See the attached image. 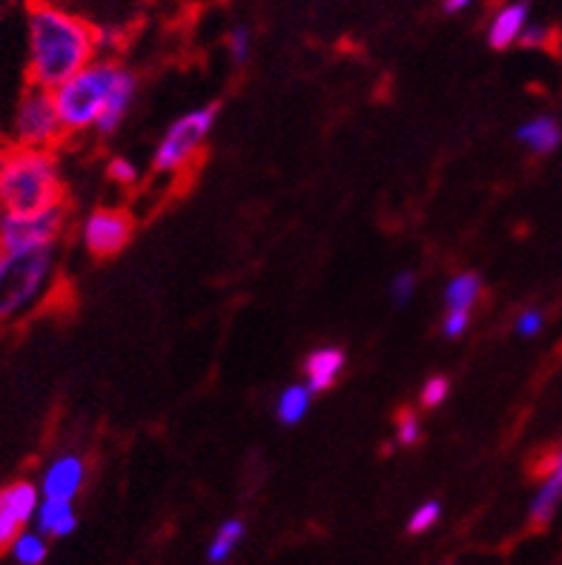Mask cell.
<instances>
[{
    "instance_id": "obj_1",
    "label": "cell",
    "mask_w": 562,
    "mask_h": 565,
    "mask_svg": "<svg viewBox=\"0 0 562 565\" xmlns=\"http://www.w3.org/2000/svg\"><path fill=\"white\" fill-rule=\"evenodd\" d=\"M26 84L57 89L100 57L98 26L70 7L26 3Z\"/></svg>"
},
{
    "instance_id": "obj_2",
    "label": "cell",
    "mask_w": 562,
    "mask_h": 565,
    "mask_svg": "<svg viewBox=\"0 0 562 565\" xmlns=\"http://www.w3.org/2000/svg\"><path fill=\"white\" fill-rule=\"evenodd\" d=\"M66 204V186L52 150L0 147V207L7 215H29Z\"/></svg>"
},
{
    "instance_id": "obj_3",
    "label": "cell",
    "mask_w": 562,
    "mask_h": 565,
    "mask_svg": "<svg viewBox=\"0 0 562 565\" xmlns=\"http://www.w3.org/2000/svg\"><path fill=\"white\" fill-rule=\"evenodd\" d=\"M57 276V247L0 250V324H12L41 308Z\"/></svg>"
},
{
    "instance_id": "obj_4",
    "label": "cell",
    "mask_w": 562,
    "mask_h": 565,
    "mask_svg": "<svg viewBox=\"0 0 562 565\" xmlns=\"http://www.w3.org/2000/svg\"><path fill=\"white\" fill-rule=\"evenodd\" d=\"M121 57H95L93 64L84 66L78 75H72L70 81L52 89L55 95V107L61 115V124L66 129V138L84 136V132H95L98 118L107 109V100L113 95L115 84L124 72Z\"/></svg>"
},
{
    "instance_id": "obj_5",
    "label": "cell",
    "mask_w": 562,
    "mask_h": 565,
    "mask_svg": "<svg viewBox=\"0 0 562 565\" xmlns=\"http://www.w3.org/2000/svg\"><path fill=\"white\" fill-rule=\"evenodd\" d=\"M219 113V104H201V107L179 115L165 129V136L158 138L156 150H152V172L172 179V175L190 170L213 136Z\"/></svg>"
},
{
    "instance_id": "obj_6",
    "label": "cell",
    "mask_w": 562,
    "mask_h": 565,
    "mask_svg": "<svg viewBox=\"0 0 562 565\" xmlns=\"http://www.w3.org/2000/svg\"><path fill=\"white\" fill-rule=\"evenodd\" d=\"M9 141L26 150H52L66 141V129L55 107V95L43 86L23 84L9 118Z\"/></svg>"
},
{
    "instance_id": "obj_7",
    "label": "cell",
    "mask_w": 562,
    "mask_h": 565,
    "mask_svg": "<svg viewBox=\"0 0 562 565\" xmlns=\"http://www.w3.org/2000/svg\"><path fill=\"white\" fill-rule=\"evenodd\" d=\"M66 224H70V207L66 204L41 210V213L7 215L3 218V233H0V250L18 253L57 247V242L66 233Z\"/></svg>"
},
{
    "instance_id": "obj_8",
    "label": "cell",
    "mask_w": 562,
    "mask_h": 565,
    "mask_svg": "<svg viewBox=\"0 0 562 565\" xmlns=\"http://www.w3.org/2000/svg\"><path fill=\"white\" fill-rule=\"evenodd\" d=\"M136 236V215L127 207H95L81 222V244L95 262L121 256Z\"/></svg>"
},
{
    "instance_id": "obj_9",
    "label": "cell",
    "mask_w": 562,
    "mask_h": 565,
    "mask_svg": "<svg viewBox=\"0 0 562 565\" xmlns=\"http://www.w3.org/2000/svg\"><path fill=\"white\" fill-rule=\"evenodd\" d=\"M41 500L38 482L14 480L0 488V554H7L29 525H35Z\"/></svg>"
},
{
    "instance_id": "obj_10",
    "label": "cell",
    "mask_w": 562,
    "mask_h": 565,
    "mask_svg": "<svg viewBox=\"0 0 562 565\" xmlns=\"http://www.w3.org/2000/svg\"><path fill=\"white\" fill-rule=\"evenodd\" d=\"M86 482V459L81 454H57L55 459L46 462V468L41 471V488L43 500H64L75 502V497L84 491Z\"/></svg>"
},
{
    "instance_id": "obj_11",
    "label": "cell",
    "mask_w": 562,
    "mask_h": 565,
    "mask_svg": "<svg viewBox=\"0 0 562 565\" xmlns=\"http://www.w3.org/2000/svg\"><path fill=\"white\" fill-rule=\"evenodd\" d=\"M562 505V451H554L549 462L540 468V488H537L534 500L528 505V520L531 525L542 529L556 516Z\"/></svg>"
},
{
    "instance_id": "obj_12",
    "label": "cell",
    "mask_w": 562,
    "mask_h": 565,
    "mask_svg": "<svg viewBox=\"0 0 562 565\" xmlns=\"http://www.w3.org/2000/svg\"><path fill=\"white\" fill-rule=\"evenodd\" d=\"M528 23H531V7H528V0H508V3H502V7L491 14V23H488V46L497 52L520 46V38L526 35Z\"/></svg>"
},
{
    "instance_id": "obj_13",
    "label": "cell",
    "mask_w": 562,
    "mask_h": 565,
    "mask_svg": "<svg viewBox=\"0 0 562 565\" xmlns=\"http://www.w3.org/2000/svg\"><path fill=\"white\" fill-rule=\"evenodd\" d=\"M138 98V75L129 66H124L121 78H118V84H115L113 95H109L107 100V109H104V115L98 118V127H95V136L100 138H113L118 129H121V124L127 121L129 109H132V104H136Z\"/></svg>"
},
{
    "instance_id": "obj_14",
    "label": "cell",
    "mask_w": 562,
    "mask_h": 565,
    "mask_svg": "<svg viewBox=\"0 0 562 565\" xmlns=\"http://www.w3.org/2000/svg\"><path fill=\"white\" fill-rule=\"evenodd\" d=\"M344 367H348V356H344L342 348L325 344V348H316L305 359V382L310 385L314 394H325V391H330L339 382Z\"/></svg>"
},
{
    "instance_id": "obj_15",
    "label": "cell",
    "mask_w": 562,
    "mask_h": 565,
    "mask_svg": "<svg viewBox=\"0 0 562 565\" xmlns=\"http://www.w3.org/2000/svg\"><path fill=\"white\" fill-rule=\"evenodd\" d=\"M517 141L534 156H549L562 143V127L551 115H537V118H528L526 124H520Z\"/></svg>"
},
{
    "instance_id": "obj_16",
    "label": "cell",
    "mask_w": 562,
    "mask_h": 565,
    "mask_svg": "<svg viewBox=\"0 0 562 565\" xmlns=\"http://www.w3.org/2000/svg\"><path fill=\"white\" fill-rule=\"evenodd\" d=\"M35 529L41 531L43 537H50V540L70 537L72 531L78 529L75 505L64 500H41L35 514Z\"/></svg>"
},
{
    "instance_id": "obj_17",
    "label": "cell",
    "mask_w": 562,
    "mask_h": 565,
    "mask_svg": "<svg viewBox=\"0 0 562 565\" xmlns=\"http://www.w3.org/2000/svg\"><path fill=\"white\" fill-rule=\"evenodd\" d=\"M483 294V276L474 270H463L450 276L445 290H442V301H445V310H468V313H474V308L479 305Z\"/></svg>"
},
{
    "instance_id": "obj_18",
    "label": "cell",
    "mask_w": 562,
    "mask_h": 565,
    "mask_svg": "<svg viewBox=\"0 0 562 565\" xmlns=\"http://www.w3.org/2000/svg\"><path fill=\"white\" fill-rule=\"evenodd\" d=\"M314 399H316V394L310 391V385H307V382H293V385H287L285 391L278 394L276 419L282 425H287V428L299 425L301 419L310 414V408H314Z\"/></svg>"
},
{
    "instance_id": "obj_19",
    "label": "cell",
    "mask_w": 562,
    "mask_h": 565,
    "mask_svg": "<svg viewBox=\"0 0 562 565\" xmlns=\"http://www.w3.org/2000/svg\"><path fill=\"white\" fill-rule=\"evenodd\" d=\"M244 534H247V525H244V520H238V516H230V520H224V523L215 529L210 545H206V559H210L213 565L227 563V559L235 554V548L242 545Z\"/></svg>"
},
{
    "instance_id": "obj_20",
    "label": "cell",
    "mask_w": 562,
    "mask_h": 565,
    "mask_svg": "<svg viewBox=\"0 0 562 565\" xmlns=\"http://www.w3.org/2000/svg\"><path fill=\"white\" fill-rule=\"evenodd\" d=\"M9 554L18 565H43V559L50 557V537H43L38 529H26L14 540Z\"/></svg>"
},
{
    "instance_id": "obj_21",
    "label": "cell",
    "mask_w": 562,
    "mask_h": 565,
    "mask_svg": "<svg viewBox=\"0 0 562 565\" xmlns=\"http://www.w3.org/2000/svg\"><path fill=\"white\" fill-rule=\"evenodd\" d=\"M107 179L113 181L115 186H121V190H136V186L141 184L144 172L132 158L115 156L107 161Z\"/></svg>"
},
{
    "instance_id": "obj_22",
    "label": "cell",
    "mask_w": 562,
    "mask_h": 565,
    "mask_svg": "<svg viewBox=\"0 0 562 565\" xmlns=\"http://www.w3.org/2000/svg\"><path fill=\"white\" fill-rule=\"evenodd\" d=\"M442 520V502L439 500H425L420 502L416 509L407 516V534L420 537V534H427L431 529H436V523Z\"/></svg>"
},
{
    "instance_id": "obj_23",
    "label": "cell",
    "mask_w": 562,
    "mask_h": 565,
    "mask_svg": "<svg viewBox=\"0 0 562 565\" xmlns=\"http://www.w3.org/2000/svg\"><path fill=\"white\" fill-rule=\"evenodd\" d=\"M422 419L420 414L413 408H402L396 414V428H393V439H396L399 448H413V445H420L422 439Z\"/></svg>"
},
{
    "instance_id": "obj_24",
    "label": "cell",
    "mask_w": 562,
    "mask_h": 565,
    "mask_svg": "<svg viewBox=\"0 0 562 565\" xmlns=\"http://www.w3.org/2000/svg\"><path fill=\"white\" fill-rule=\"evenodd\" d=\"M448 396H450V380L448 376H442V373H434V376H427L425 385H422L420 405L425 411H436L445 405Z\"/></svg>"
},
{
    "instance_id": "obj_25",
    "label": "cell",
    "mask_w": 562,
    "mask_h": 565,
    "mask_svg": "<svg viewBox=\"0 0 562 565\" xmlns=\"http://www.w3.org/2000/svg\"><path fill=\"white\" fill-rule=\"evenodd\" d=\"M227 55L235 66H244L253 55V32L244 23L233 26L227 32Z\"/></svg>"
},
{
    "instance_id": "obj_26",
    "label": "cell",
    "mask_w": 562,
    "mask_h": 565,
    "mask_svg": "<svg viewBox=\"0 0 562 565\" xmlns=\"http://www.w3.org/2000/svg\"><path fill=\"white\" fill-rule=\"evenodd\" d=\"M416 287H420V279L413 270H399L391 279V301L396 308H405L411 305L413 296H416Z\"/></svg>"
},
{
    "instance_id": "obj_27",
    "label": "cell",
    "mask_w": 562,
    "mask_h": 565,
    "mask_svg": "<svg viewBox=\"0 0 562 565\" xmlns=\"http://www.w3.org/2000/svg\"><path fill=\"white\" fill-rule=\"evenodd\" d=\"M470 319H474V313H468V310H445V316H442L445 339H463L470 330Z\"/></svg>"
},
{
    "instance_id": "obj_28",
    "label": "cell",
    "mask_w": 562,
    "mask_h": 565,
    "mask_svg": "<svg viewBox=\"0 0 562 565\" xmlns=\"http://www.w3.org/2000/svg\"><path fill=\"white\" fill-rule=\"evenodd\" d=\"M542 324H545V316L540 313L537 308H528L517 316V322H513V330H517V337L522 339H534L542 333Z\"/></svg>"
},
{
    "instance_id": "obj_29",
    "label": "cell",
    "mask_w": 562,
    "mask_h": 565,
    "mask_svg": "<svg viewBox=\"0 0 562 565\" xmlns=\"http://www.w3.org/2000/svg\"><path fill=\"white\" fill-rule=\"evenodd\" d=\"M551 38L549 26H540V23H528L526 35L520 38V46H526V50H534V46H545Z\"/></svg>"
},
{
    "instance_id": "obj_30",
    "label": "cell",
    "mask_w": 562,
    "mask_h": 565,
    "mask_svg": "<svg viewBox=\"0 0 562 565\" xmlns=\"http://www.w3.org/2000/svg\"><path fill=\"white\" fill-rule=\"evenodd\" d=\"M477 0H442V9L448 14H463L465 9H470Z\"/></svg>"
},
{
    "instance_id": "obj_31",
    "label": "cell",
    "mask_w": 562,
    "mask_h": 565,
    "mask_svg": "<svg viewBox=\"0 0 562 565\" xmlns=\"http://www.w3.org/2000/svg\"><path fill=\"white\" fill-rule=\"evenodd\" d=\"M41 3H52V7H70L72 9V3H75V0H41Z\"/></svg>"
},
{
    "instance_id": "obj_32",
    "label": "cell",
    "mask_w": 562,
    "mask_h": 565,
    "mask_svg": "<svg viewBox=\"0 0 562 565\" xmlns=\"http://www.w3.org/2000/svg\"><path fill=\"white\" fill-rule=\"evenodd\" d=\"M3 218H7V213H3V207H0V233H3Z\"/></svg>"
},
{
    "instance_id": "obj_33",
    "label": "cell",
    "mask_w": 562,
    "mask_h": 565,
    "mask_svg": "<svg viewBox=\"0 0 562 565\" xmlns=\"http://www.w3.org/2000/svg\"><path fill=\"white\" fill-rule=\"evenodd\" d=\"M448 565H454V563H448Z\"/></svg>"
}]
</instances>
